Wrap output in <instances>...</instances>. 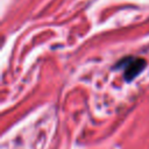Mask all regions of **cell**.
I'll list each match as a JSON object with an SVG mask.
<instances>
[{"instance_id":"1","label":"cell","mask_w":149,"mask_h":149,"mask_svg":"<svg viewBox=\"0 0 149 149\" xmlns=\"http://www.w3.org/2000/svg\"><path fill=\"white\" fill-rule=\"evenodd\" d=\"M147 62L142 57L136 56H127L119 61L116 64V68L122 71V77L126 81L133 80L136 76L140 74V72L146 68Z\"/></svg>"}]
</instances>
